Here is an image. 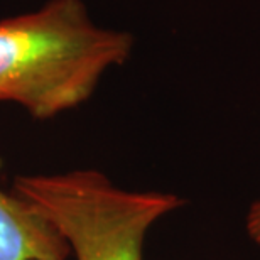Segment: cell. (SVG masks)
<instances>
[{"label":"cell","instance_id":"6da1fadb","mask_svg":"<svg viewBox=\"0 0 260 260\" xmlns=\"http://www.w3.org/2000/svg\"><path fill=\"white\" fill-rule=\"evenodd\" d=\"M130 49L132 38L95 25L81 0H51L0 22V102L51 118L85 102Z\"/></svg>","mask_w":260,"mask_h":260},{"label":"cell","instance_id":"7a4b0ae2","mask_svg":"<svg viewBox=\"0 0 260 260\" xmlns=\"http://www.w3.org/2000/svg\"><path fill=\"white\" fill-rule=\"evenodd\" d=\"M14 194L56 228L75 260H142L150 226L183 205L171 193L120 189L91 169L19 176Z\"/></svg>","mask_w":260,"mask_h":260},{"label":"cell","instance_id":"3957f363","mask_svg":"<svg viewBox=\"0 0 260 260\" xmlns=\"http://www.w3.org/2000/svg\"><path fill=\"white\" fill-rule=\"evenodd\" d=\"M56 228L17 194L0 189V260H70Z\"/></svg>","mask_w":260,"mask_h":260},{"label":"cell","instance_id":"277c9868","mask_svg":"<svg viewBox=\"0 0 260 260\" xmlns=\"http://www.w3.org/2000/svg\"><path fill=\"white\" fill-rule=\"evenodd\" d=\"M245 230L248 238L260 247V200L250 206L245 218Z\"/></svg>","mask_w":260,"mask_h":260}]
</instances>
